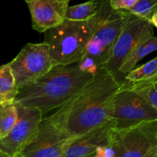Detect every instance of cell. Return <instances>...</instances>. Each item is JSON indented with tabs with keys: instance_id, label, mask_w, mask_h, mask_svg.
Segmentation results:
<instances>
[{
	"instance_id": "6da1fadb",
	"label": "cell",
	"mask_w": 157,
	"mask_h": 157,
	"mask_svg": "<svg viewBox=\"0 0 157 157\" xmlns=\"http://www.w3.org/2000/svg\"><path fill=\"white\" fill-rule=\"evenodd\" d=\"M120 83L116 77L98 67L93 79L81 91L48 117L72 136L112 123L113 101Z\"/></svg>"
},
{
	"instance_id": "7a4b0ae2",
	"label": "cell",
	"mask_w": 157,
	"mask_h": 157,
	"mask_svg": "<svg viewBox=\"0 0 157 157\" xmlns=\"http://www.w3.org/2000/svg\"><path fill=\"white\" fill-rule=\"evenodd\" d=\"M94 76L81 70L78 63L54 66L45 75L18 89L15 101L19 107L36 109L44 115L64 105Z\"/></svg>"
},
{
	"instance_id": "3957f363",
	"label": "cell",
	"mask_w": 157,
	"mask_h": 157,
	"mask_svg": "<svg viewBox=\"0 0 157 157\" xmlns=\"http://www.w3.org/2000/svg\"><path fill=\"white\" fill-rule=\"evenodd\" d=\"M112 11L110 6H106L98 15L87 21L65 19L62 24L44 32V42L49 46L54 66L80 62L85 55L87 44L97 27Z\"/></svg>"
},
{
	"instance_id": "277c9868",
	"label": "cell",
	"mask_w": 157,
	"mask_h": 157,
	"mask_svg": "<svg viewBox=\"0 0 157 157\" xmlns=\"http://www.w3.org/2000/svg\"><path fill=\"white\" fill-rule=\"evenodd\" d=\"M110 157H157V121L113 129Z\"/></svg>"
},
{
	"instance_id": "5b68a950",
	"label": "cell",
	"mask_w": 157,
	"mask_h": 157,
	"mask_svg": "<svg viewBox=\"0 0 157 157\" xmlns=\"http://www.w3.org/2000/svg\"><path fill=\"white\" fill-rule=\"evenodd\" d=\"M8 64L15 77L18 90L45 75L54 67L49 46L44 41L27 44Z\"/></svg>"
},
{
	"instance_id": "8992f818",
	"label": "cell",
	"mask_w": 157,
	"mask_h": 157,
	"mask_svg": "<svg viewBox=\"0 0 157 157\" xmlns=\"http://www.w3.org/2000/svg\"><path fill=\"white\" fill-rule=\"evenodd\" d=\"M153 35L154 27L149 21L129 12L124 29L101 67L117 78L120 67L133 49L143 40Z\"/></svg>"
},
{
	"instance_id": "52a82bcc",
	"label": "cell",
	"mask_w": 157,
	"mask_h": 157,
	"mask_svg": "<svg viewBox=\"0 0 157 157\" xmlns=\"http://www.w3.org/2000/svg\"><path fill=\"white\" fill-rule=\"evenodd\" d=\"M128 15L127 10L113 9L97 27L87 44L84 58H90L96 67H101L124 29Z\"/></svg>"
},
{
	"instance_id": "ba28073f",
	"label": "cell",
	"mask_w": 157,
	"mask_h": 157,
	"mask_svg": "<svg viewBox=\"0 0 157 157\" xmlns=\"http://www.w3.org/2000/svg\"><path fill=\"white\" fill-rule=\"evenodd\" d=\"M72 136L52 123L41 120L36 136L20 153V157H62L72 141Z\"/></svg>"
},
{
	"instance_id": "9c48e42d",
	"label": "cell",
	"mask_w": 157,
	"mask_h": 157,
	"mask_svg": "<svg viewBox=\"0 0 157 157\" xmlns=\"http://www.w3.org/2000/svg\"><path fill=\"white\" fill-rule=\"evenodd\" d=\"M157 121V110L134 94L118 90L114 97L113 129H125L147 121Z\"/></svg>"
},
{
	"instance_id": "30bf717a",
	"label": "cell",
	"mask_w": 157,
	"mask_h": 157,
	"mask_svg": "<svg viewBox=\"0 0 157 157\" xmlns=\"http://www.w3.org/2000/svg\"><path fill=\"white\" fill-rule=\"evenodd\" d=\"M18 105V104H17ZM16 123L6 137L0 139V151L11 156H18L36 136L42 113L36 109H29L18 105Z\"/></svg>"
},
{
	"instance_id": "8fae6325",
	"label": "cell",
	"mask_w": 157,
	"mask_h": 157,
	"mask_svg": "<svg viewBox=\"0 0 157 157\" xmlns=\"http://www.w3.org/2000/svg\"><path fill=\"white\" fill-rule=\"evenodd\" d=\"M26 3L32 15V28L38 32L62 24L69 4L61 0H29Z\"/></svg>"
},
{
	"instance_id": "7c38bea8",
	"label": "cell",
	"mask_w": 157,
	"mask_h": 157,
	"mask_svg": "<svg viewBox=\"0 0 157 157\" xmlns=\"http://www.w3.org/2000/svg\"><path fill=\"white\" fill-rule=\"evenodd\" d=\"M112 123L78 136L72 141L62 157H87L110 147Z\"/></svg>"
},
{
	"instance_id": "4fadbf2b",
	"label": "cell",
	"mask_w": 157,
	"mask_h": 157,
	"mask_svg": "<svg viewBox=\"0 0 157 157\" xmlns=\"http://www.w3.org/2000/svg\"><path fill=\"white\" fill-rule=\"evenodd\" d=\"M157 79L148 81H121L119 90L131 92L157 110Z\"/></svg>"
},
{
	"instance_id": "5bb4252c",
	"label": "cell",
	"mask_w": 157,
	"mask_h": 157,
	"mask_svg": "<svg viewBox=\"0 0 157 157\" xmlns=\"http://www.w3.org/2000/svg\"><path fill=\"white\" fill-rule=\"evenodd\" d=\"M157 48V38L154 35L145 38L133 49L118 71V75H127L143 58Z\"/></svg>"
},
{
	"instance_id": "9a60e30c",
	"label": "cell",
	"mask_w": 157,
	"mask_h": 157,
	"mask_svg": "<svg viewBox=\"0 0 157 157\" xmlns=\"http://www.w3.org/2000/svg\"><path fill=\"white\" fill-rule=\"evenodd\" d=\"M109 0H90L81 4L68 6L65 19L75 21H84L98 15Z\"/></svg>"
},
{
	"instance_id": "2e32d148",
	"label": "cell",
	"mask_w": 157,
	"mask_h": 157,
	"mask_svg": "<svg viewBox=\"0 0 157 157\" xmlns=\"http://www.w3.org/2000/svg\"><path fill=\"white\" fill-rule=\"evenodd\" d=\"M18 105L15 101L0 102V139L6 137L16 123Z\"/></svg>"
},
{
	"instance_id": "e0dca14e",
	"label": "cell",
	"mask_w": 157,
	"mask_h": 157,
	"mask_svg": "<svg viewBox=\"0 0 157 157\" xmlns=\"http://www.w3.org/2000/svg\"><path fill=\"white\" fill-rule=\"evenodd\" d=\"M18 94L15 77L9 64L0 66V102L15 101Z\"/></svg>"
},
{
	"instance_id": "ac0fdd59",
	"label": "cell",
	"mask_w": 157,
	"mask_h": 157,
	"mask_svg": "<svg viewBox=\"0 0 157 157\" xmlns=\"http://www.w3.org/2000/svg\"><path fill=\"white\" fill-rule=\"evenodd\" d=\"M128 11L133 15L147 20L157 27V0H138Z\"/></svg>"
},
{
	"instance_id": "d6986e66",
	"label": "cell",
	"mask_w": 157,
	"mask_h": 157,
	"mask_svg": "<svg viewBox=\"0 0 157 157\" xmlns=\"http://www.w3.org/2000/svg\"><path fill=\"white\" fill-rule=\"evenodd\" d=\"M157 79V58H154L140 67L130 71L124 80L129 81H148Z\"/></svg>"
},
{
	"instance_id": "ffe728a7",
	"label": "cell",
	"mask_w": 157,
	"mask_h": 157,
	"mask_svg": "<svg viewBox=\"0 0 157 157\" xmlns=\"http://www.w3.org/2000/svg\"><path fill=\"white\" fill-rule=\"evenodd\" d=\"M111 8L114 10H129L138 0H109Z\"/></svg>"
},
{
	"instance_id": "44dd1931",
	"label": "cell",
	"mask_w": 157,
	"mask_h": 157,
	"mask_svg": "<svg viewBox=\"0 0 157 157\" xmlns=\"http://www.w3.org/2000/svg\"><path fill=\"white\" fill-rule=\"evenodd\" d=\"M110 147H107V148L102 149V150H98V152H96L94 154L90 155V156L87 157H110Z\"/></svg>"
},
{
	"instance_id": "7402d4cb",
	"label": "cell",
	"mask_w": 157,
	"mask_h": 157,
	"mask_svg": "<svg viewBox=\"0 0 157 157\" xmlns=\"http://www.w3.org/2000/svg\"><path fill=\"white\" fill-rule=\"evenodd\" d=\"M0 157H14V156H9V155L6 154V153H2V152L0 151ZM15 157H19V156H15Z\"/></svg>"
},
{
	"instance_id": "603a6c76",
	"label": "cell",
	"mask_w": 157,
	"mask_h": 157,
	"mask_svg": "<svg viewBox=\"0 0 157 157\" xmlns=\"http://www.w3.org/2000/svg\"><path fill=\"white\" fill-rule=\"evenodd\" d=\"M61 1H64V2H70L71 0H61Z\"/></svg>"
},
{
	"instance_id": "cb8c5ba5",
	"label": "cell",
	"mask_w": 157,
	"mask_h": 157,
	"mask_svg": "<svg viewBox=\"0 0 157 157\" xmlns=\"http://www.w3.org/2000/svg\"><path fill=\"white\" fill-rule=\"evenodd\" d=\"M25 2H28V1H29V0H25Z\"/></svg>"
},
{
	"instance_id": "d4e9b609",
	"label": "cell",
	"mask_w": 157,
	"mask_h": 157,
	"mask_svg": "<svg viewBox=\"0 0 157 157\" xmlns=\"http://www.w3.org/2000/svg\"><path fill=\"white\" fill-rule=\"evenodd\" d=\"M19 157H20V156H19Z\"/></svg>"
}]
</instances>
